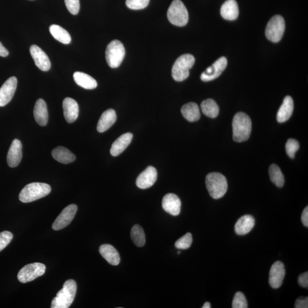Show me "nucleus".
Here are the masks:
<instances>
[{
	"instance_id": "f257e3e1",
	"label": "nucleus",
	"mask_w": 308,
	"mask_h": 308,
	"mask_svg": "<svg viewBox=\"0 0 308 308\" xmlns=\"http://www.w3.org/2000/svg\"><path fill=\"white\" fill-rule=\"evenodd\" d=\"M233 130L235 142L247 141L252 131V122L249 116L243 112L235 114L233 121Z\"/></svg>"
},
{
	"instance_id": "f03ea898",
	"label": "nucleus",
	"mask_w": 308,
	"mask_h": 308,
	"mask_svg": "<svg viewBox=\"0 0 308 308\" xmlns=\"http://www.w3.org/2000/svg\"><path fill=\"white\" fill-rule=\"evenodd\" d=\"M77 284L73 280H68L64 283L57 296L52 300V308H68L75 299Z\"/></svg>"
},
{
	"instance_id": "7ed1b4c3",
	"label": "nucleus",
	"mask_w": 308,
	"mask_h": 308,
	"mask_svg": "<svg viewBox=\"0 0 308 308\" xmlns=\"http://www.w3.org/2000/svg\"><path fill=\"white\" fill-rule=\"evenodd\" d=\"M51 192L50 185L44 183H32L23 188L19 195L22 203H30L47 196Z\"/></svg>"
},
{
	"instance_id": "20e7f679",
	"label": "nucleus",
	"mask_w": 308,
	"mask_h": 308,
	"mask_svg": "<svg viewBox=\"0 0 308 308\" xmlns=\"http://www.w3.org/2000/svg\"><path fill=\"white\" fill-rule=\"evenodd\" d=\"M205 184L210 196L215 199L223 197L227 193V179L219 173L208 174L205 178Z\"/></svg>"
},
{
	"instance_id": "39448f33",
	"label": "nucleus",
	"mask_w": 308,
	"mask_h": 308,
	"mask_svg": "<svg viewBox=\"0 0 308 308\" xmlns=\"http://www.w3.org/2000/svg\"><path fill=\"white\" fill-rule=\"evenodd\" d=\"M195 59L193 55L185 54L180 56L172 68V76L174 80L181 82L190 75V70L193 68Z\"/></svg>"
},
{
	"instance_id": "423d86ee",
	"label": "nucleus",
	"mask_w": 308,
	"mask_h": 308,
	"mask_svg": "<svg viewBox=\"0 0 308 308\" xmlns=\"http://www.w3.org/2000/svg\"><path fill=\"white\" fill-rule=\"evenodd\" d=\"M167 18L172 24L177 26L186 25L188 21V13L183 2L174 0L167 11Z\"/></svg>"
},
{
	"instance_id": "0eeeda50",
	"label": "nucleus",
	"mask_w": 308,
	"mask_h": 308,
	"mask_svg": "<svg viewBox=\"0 0 308 308\" xmlns=\"http://www.w3.org/2000/svg\"><path fill=\"white\" fill-rule=\"evenodd\" d=\"M126 54L125 49L121 41L115 39L109 43L106 50V59L111 68H117L123 61Z\"/></svg>"
},
{
	"instance_id": "6e6552de",
	"label": "nucleus",
	"mask_w": 308,
	"mask_h": 308,
	"mask_svg": "<svg viewBox=\"0 0 308 308\" xmlns=\"http://www.w3.org/2000/svg\"><path fill=\"white\" fill-rule=\"evenodd\" d=\"M286 29V22L282 16L276 15L268 22L266 29V36L270 41L276 43L282 38Z\"/></svg>"
},
{
	"instance_id": "1a4fd4ad",
	"label": "nucleus",
	"mask_w": 308,
	"mask_h": 308,
	"mask_svg": "<svg viewBox=\"0 0 308 308\" xmlns=\"http://www.w3.org/2000/svg\"><path fill=\"white\" fill-rule=\"evenodd\" d=\"M46 267L44 264L35 263L26 265L19 271L18 278L22 283L31 282L37 277L44 275Z\"/></svg>"
},
{
	"instance_id": "9d476101",
	"label": "nucleus",
	"mask_w": 308,
	"mask_h": 308,
	"mask_svg": "<svg viewBox=\"0 0 308 308\" xmlns=\"http://www.w3.org/2000/svg\"><path fill=\"white\" fill-rule=\"evenodd\" d=\"M227 66V59L225 57H221L202 72L200 79L204 82L213 81L219 77L226 69Z\"/></svg>"
},
{
	"instance_id": "9b49d317",
	"label": "nucleus",
	"mask_w": 308,
	"mask_h": 308,
	"mask_svg": "<svg viewBox=\"0 0 308 308\" xmlns=\"http://www.w3.org/2000/svg\"><path fill=\"white\" fill-rule=\"evenodd\" d=\"M77 209V205L75 204L69 205L64 208L53 224V229L58 231L68 226L73 219Z\"/></svg>"
},
{
	"instance_id": "f8f14e48",
	"label": "nucleus",
	"mask_w": 308,
	"mask_h": 308,
	"mask_svg": "<svg viewBox=\"0 0 308 308\" xmlns=\"http://www.w3.org/2000/svg\"><path fill=\"white\" fill-rule=\"evenodd\" d=\"M17 86H18V79L15 77H12L6 80L0 88V107H5L9 104L14 96Z\"/></svg>"
},
{
	"instance_id": "ddd939ff",
	"label": "nucleus",
	"mask_w": 308,
	"mask_h": 308,
	"mask_svg": "<svg viewBox=\"0 0 308 308\" xmlns=\"http://www.w3.org/2000/svg\"><path fill=\"white\" fill-rule=\"evenodd\" d=\"M286 270L284 265L281 261H278L271 267L270 272L269 283L272 288L277 289L282 286Z\"/></svg>"
},
{
	"instance_id": "4468645a",
	"label": "nucleus",
	"mask_w": 308,
	"mask_h": 308,
	"mask_svg": "<svg viewBox=\"0 0 308 308\" xmlns=\"http://www.w3.org/2000/svg\"><path fill=\"white\" fill-rule=\"evenodd\" d=\"M30 53L37 68L42 71H49L51 67V61L47 54L40 48L37 45H33L30 48Z\"/></svg>"
},
{
	"instance_id": "2eb2a0df",
	"label": "nucleus",
	"mask_w": 308,
	"mask_h": 308,
	"mask_svg": "<svg viewBox=\"0 0 308 308\" xmlns=\"http://www.w3.org/2000/svg\"><path fill=\"white\" fill-rule=\"evenodd\" d=\"M158 174L156 169L148 166L139 175L136 181V184L141 189H147L153 185L157 180Z\"/></svg>"
},
{
	"instance_id": "dca6fc26",
	"label": "nucleus",
	"mask_w": 308,
	"mask_h": 308,
	"mask_svg": "<svg viewBox=\"0 0 308 308\" xmlns=\"http://www.w3.org/2000/svg\"><path fill=\"white\" fill-rule=\"evenodd\" d=\"M181 201L177 195L174 194L165 195L162 200V207L169 214L178 216L181 211Z\"/></svg>"
},
{
	"instance_id": "f3484780",
	"label": "nucleus",
	"mask_w": 308,
	"mask_h": 308,
	"mask_svg": "<svg viewBox=\"0 0 308 308\" xmlns=\"http://www.w3.org/2000/svg\"><path fill=\"white\" fill-rule=\"evenodd\" d=\"M22 158V146L20 141L13 140L9 149L7 155V163L10 167L18 166Z\"/></svg>"
},
{
	"instance_id": "a211bd4d",
	"label": "nucleus",
	"mask_w": 308,
	"mask_h": 308,
	"mask_svg": "<svg viewBox=\"0 0 308 308\" xmlns=\"http://www.w3.org/2000/svg\"><path fill=\"white\" fill-rule=\"evenodd\" d=\"M62 105L66 121L69 124L73 123L78 117V103L74 99L68 97L64 99Z\"/></svg>"
},
{
	"instance_id": "6ab92c4d",
	"label": "nucleus",
	"mask_w": 308,
	"mask_h": 308,
	"mask_svg": "<svg viewBox=\"0 0 308 308\" xmlns=\"http://www.w3.org/2000/svg\"><path fill=\"white\" fill-rule=\"evenodd\" d=\"M34 117L36 122L41 127H45L48 124L49 114L45 101L44 99H38L36 102L34 111Z\"/></svg>"
},
{
	"instance_id": "aec40b11",
	"label": "nucleus",
	"mask_w": 308,
	"mask_h": 308,
	"mask_svg": "<svg viewBox=\"0 0 308 308\" xmlns=\"http://www.w3.org/2000/svg\"><path fill=\"white\" fill-rule=\"evenodd\" d=\"M133 135L130 132L122 135L112 144L110 149L112 156L117 157L130 144Z\"/></svg>"
},
{
	"instance_id": "412c9836",
	"label": "nucleus",
	"mask_w": 308,
	"mask_h": 308,
	"mask_svg": "<svg viewBox=\"0 0 308 308\" xmlns=\"http://www.w3.org/2000/svg\"><path fill=\"white\" fill-rule=\"evenodd\" d=\"M238 13L239 10L236 0H227L221 6L220 14L226 20H235L238 18Z\"/></svg>"
},
{
	"instance_id": "4be33fe9",
	"label": "nucleus",
	"mask_w": 308,
	"mask_h": 308,
	"mask_svg": "<svg viewBox=\"0 0 308 308\" xmlns=\"http://www.w3.org/2000/svg\"><path fill=\"white\" fill-rule=\"evenodd\" d=\"M294 109L293 101L290 96L284 98L283 104L281 106L277 114V120L280 123H284L290 119L293 114Z\"/></svg>"
},
{
	"instance_id": "5701e85b",
	"label": "nucleus",
	"mask_w": 308,
	"mask_h": 308,
	"mask_svg": "<svg viewBox=\"0 0 308 308\" xmlns=\"http://www.w3.org/2000/svg\"><path fill=\"white\" fill-rule=\"evenodd\" d=\"M99 253L112 266H118L121 258L118 252L110 244H103L99 247Z\"/></svg>"
},
{
	"instance_id": "b1692460",
	"label": "nucleus",
	"mask_w": 308,
	"mask_h": 308,
	"mask_svg": "<svg viewBox=\"0 0 308 308\" xmlns=\"http://www.w3.org/2000/svg\"><path fill=\"white\" fill-rule=\"evenodd\" d=\"M116 120L117 114L113 109H109L103 112L97 125L98 131L104 132L107 131L115 124Z\"/></svg>"
},
{
	"instance_id": "393cba45",
	"label": "nucleus",
	"mask_w": 308,
	"mask_h": 308,
	"mask_svg": "<svg viewBox=\"0 0 308 308\" xmlns=\"http://www.w3.org/2000/svg\"><path fill=\"white\" fill-rule=\"evenodd\" d=\"M254 224V217L250 215H246L237 220L235 226V231L238 235H246L253 229Z\"/></svg>"
},
{
	"instance_id": "a878e982",
	"label": "nucleus",
	"mask_w": 308,
	"mask_h": 308,
	"mask_svg": "<svg viewBox=\"0 0 308 308\" xmlns=\"http://www.w3.org/2000/svg\"><path fill=\"white\" fill-rule=\"evenodd\" d=\"M52 157L55 161L63 164H69L73 162L76 159L75 155L64 147L58 146L52 152Z\"/></svg>"
},
{
	"instance_id": "bb28decb",
	"label": "nucleus",
	"mask_w": 308,
	"mask_h": 308,
	"mask_svg": "<svg viewBox=\"0 0 308 308\" xmlns=\"http://www.w3.org/2000/svg\"><path fill=\"white\" fill-rule=\"evenodd\" d=\"M73 78L76 84L87 90H92L97 87L98 84L95 79L84 72H75Z\"/></svg>"
},
{
	"instance_id": "cd10ccee",
	"label": "nucleus",
	"mask_w": 308,
	"mask_h": 308,
	"mask_svg": "<svg viewBox=\"0 0 308 308\" xmlns=\"http://www.w3.org/2000/svg\"><path fill=\"white\" fill-rule=\"evenodd\" d=\"M181 112L185 119L191 122H196L200 118V109L196 103L185 104L181 108Z\"/></svg>"
},
{
	"instance_id": "c85d7f7f",
	"label": "nucleus",
	"mask_w": 308,
	"mask_h": 308,
	"mask_svg": "<svg viewBox=\"0 0 308 308\" xmlns=\"http://www.w3.org/2000/svg\"><path fill=\"white\" fill-rule=\"evenodd\" d=\"M50 32L56 40L64 44H70L72 38L66 30L58 25H52L49 28Z\"/></svg>"
},
{
	"instance_id": "c756f323",
	"label": "nucleus",
	"mask_w": 308,
	"mask_h": 308,
	"mask_svg": "<svg viewBox=\"0 0 308 308\" xmlns=\"http://www.w3.org/2000/svg\"><path fill=\"white\" fill-rule=\"evenodd\" d=\"M201 109L203 113L207 117L215 118L219 113V108L217 102L213 99H207L201 102Z\"/></svg>"
},
{
	"instance_id": "7c9ffc66",
	"label": "nucleus",
	"mask_w": 308,
	"mask_h": 308,
	"mask_svg": "<svg viewBox=\"0 0 308 308\" xmlns=\"http://www.w3.org/2000/svg\"><path fill=\"white\" fill-rule=\"evenodd\" d=\"M131 238L136 246L142 247L145 243V236L143 228L138 224L132 227Z\"/></svg>"
},
{
	"instance_id": "2f4dec72",
	"label": "nucleus",
	"mask_w": 308,
	"mask_h": 308,
	"mask_svg": "<svg viewBox=\"0 0 308 308\" xmlns=\"http://www.w3.org/2000/svg\"><path fill=\"white\" fill-rule=\"evenodd\" d=\"M269 174L272 181L278 187H282L284 184V177L279 166L272 164L269 168Z\"/></svg>"
},
{
	"instance_id": "473e14b6",
	"label": "nucleus",
	"mask_w": 308,
	"mask_h": 308,
	"mask_svg": "<svg viewBox=\"0 0 308 308\" xmlns=\"http://www.w3.org/2000/svg\"><path fill=\"white\" fill-rule=\"evenodd\" d=\"M192 243H193V236L191 233H188L179 238L175 242V246L178 249L187 250L191 247Z\"/></svg>"
},
{
	"instance_id": "72a5a7b5",
	"label": "nucleus",
	"mask_w": 308,
	"mask_h": 308,
	"mask_svg": "<svg viewBox=\"0 0 308 308\" xmlns=\"http://www.w3.org/2000/svg\"><path fill=\"white\" fill-rule=\"evenodd\" d=\"M300 145L299 142L294 139H289L286 145L287 154L290 158H294L296 152L299 150Z\"/></svg>"
},
{
	"instance_id": "f704fd0d",
	"label": "nucleus",
	"mask_w": 308,
	"mask_h": 308,
	"mask_svg": "<svg viewBox=\"0 0 308 308\" xmlns=\"http://www.w3.org/2000/svg\"><path fill=\"white\" fill-rule=\"evenodd\" d=\"M233 308H247L248 304L246 297L242 292H238L234 298L233 301Z\"/></svg>"
},
{
	"instance_id": "c9c22d12",
	"label": "nucleus",
	"mask_w": 308,
	"mask_h": 308,
	"mask_svg": "<svg viewBox=\"0 0 308 308\" xmlns=\"http://www.w3.org/2000/svg\"><path fill=\"white\" fill-rule=\"evenodd\" d=\"M150 0H127L126 4L132 10H140L146 8Z\"/></svg>"
},
{
	"instance_id": "e433bc0d",
	"label": "nucleus",
	"mask_w": 308,
	"mask_h": 308,
	"mask_svg": "<svg viewBox=\"0 0 308 308\" xmlns=\"http://www.w3.org/2000/svg\"><path fill=\"white\" fill-rule=\"evenodd\" d=\"M13 237V234L9 231H4L0 233V252L11 242Z\"/></svg>"
},
{
	"instance_id": "4c0bfd02",
	"label": "nucleus",
	"mask_w": 308,
	"mask_h": 308,
	"mask_svg": "<svg viewBox=\"0 0 308 308\" xmlns=\"http://www.w3.org/2000/svg\"><path fill=\"white\" fill-rule=\"evenodd\" d=\"M66 8L72 15H77L80 9L79 0H65Z\"/></svg>"
},
{
	"instance_id": "58836bf2",
	"label": "nucleus",
	"mask_w": 308,
	"mask_h": 308,
	"mask_svg": "<svg viewBox=\"0 0 308 308\" xmlns=\"http://www.w3.org/2000/svg\"><path fill=\"white\" fill-rule=\"evenodd\" d=\"M294 308H308V298L300 297L297 299L294 304Z\"/></svg>"
},
{
	"instance_id": "ea45409f",
	"label": "nucleus",
	"mask_w": 308,
	"mask_h": 308,
	"mask_svg": "<svg viewBox=\"0 0 308 308\" xmlns=\"http://www.w3.org/2000/svg\"><path fill=\"white\" fill-rule=\"evenodd\" d=\"M298 283L300 286L303 288H308V273L307 272L300 274L298 279Z\"/></svg>"
},
{
	"instance_id": "a19ab883",
	"label": "nucleus",
	"mask_w": 308,
	"mask_h": 308,
	"mask_svg": "<svg viewBox=\"0 0 308 308\" xmlns=\"http://www.w3.org/2000/svg\"><path fill=\"white\" fill-rule=\"evenodd\" d=\"M301 221L305 226L308 227V207H307L304 210L301 215Z\"/></svg>"
},
{
	"instance_id": "79ce46f5",
	"label": "nucleus",
	"mask_w": 308,
	"mask_h": 308,
	"mask_svg": "<svg viewBox=\"0 0 308 308\" xmlns=\"http://www.w3.org/2000/svg\"><path fill=\"white\" fill-rule=\"evenodd\" d=\"M9 54V52L4 46H3L0 42V56L1 57H5Z\"/></svg>"
},
{
	"instance_id": "37998d69",
	"label": "nucleus",
	"mask_w": 308,
	"mask_h": 308,
	"mask_svg": "<svg viewBox=\"0 0 308 308\" xmlns=\"http://www.w3.org/2000/svg\"><path fill=\"white\" fill-rule=\"evenodd\" d=\"M211 304L209 302L205 303L202 308H211Z\"/></svg>"
},
{
	"instance_id": "c03bdc74",
	"label": "nucleus",
	"mask_w": 308,
	"mask_h": 308,
	"mask_svg": "<svg viewBox=\"0 0 308 308\" xmlns=\"http://www.w3.org/2000/svg\"><path fill=\"white\" fill-rule=\"evenodd\" d=\"M178 254H181V252H178Z\"/></svg>"
}]
</instances>
